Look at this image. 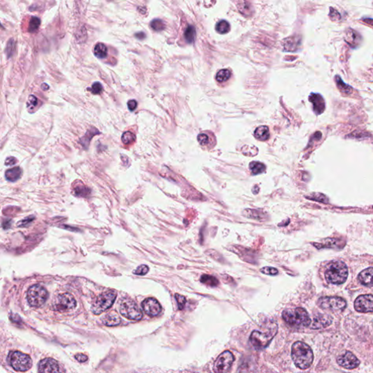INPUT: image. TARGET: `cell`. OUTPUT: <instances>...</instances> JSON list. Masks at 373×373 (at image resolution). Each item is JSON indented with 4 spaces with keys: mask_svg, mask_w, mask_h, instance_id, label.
I'll return each instance as SVG.
<instances>
[{
    "mask_svg": "<svg viewBox=\"0 0 373 373\" xmlns=\"http://www.w3.org/2000/svg\"><path fill=\"white\" fill-rule=\"evenodd\" d=\"M291 355L296 367L301 370H306L313 364L314 357L311 348L301 341L293 344Z\"/></svg>",
    "mask_w": 373,
    "mask_h": 373,
    "instance_id": "6da1fadb",
    "label": "cell"
},
{
    "mask_svg": "<svg viewBox=\"0 0 373 373\" xmlns=\"http://www.w3.org/2000/svg\"><path fill=\"white\" fill-rule=\"evenodd\" d=\"M282 318L287 324L296 327H307L311 323L308 313L302 308L284 310Z\"/></svg>",
    "mask_w": 373,
    "mask_h": 373,
    "instance_id": "7a4b0ae2",
    "label": "cell"
},
{
    "mask_svg": "<svg viewBox=\"0 0 373 373\" xmlns=\"http://www.w3.org/2000/svg\"><path fill=\"white\" fill-rule=\"evenodd\" d=\"M348 276V268L345 264L341 261L331 262L327 265L325 271L326 281L336 285L345 282Z\"/></svg>",
    "mask_w": 373,
    "mask_h": 373,
    "instance_id": "3957f363",
    "label": "cell"
},
{
    "mask_svg": "<svg viewBox=\"0 0 373 373\" xmlns=\"http://www.w3.org/2000/svg\"><path fill=\"white\" fill-rule=\"evenodd\" d=\"M277 325L273 324L270 326L268 330H254L250 335V342L254 348L257 350H262L266 348L273 338L277 333Z\"/></svg>",
    "mask_w": 373,
    "mask_h": 373,
    "instance_id": "277c9868",
    "label": "cell"
},
{
    "mask_svg": "<svg viewBox=\"0 0 373 373\" xmlns=\"http://www.w3.org/2000/svg\"><path fill=\"white\" fill-rule=\"evenodd\" d=\"M8 361L14 370L18 372L28 371L32 366L31 357L21 351H11L8 354Z\"/></svg>",
    "mask_w": 373,
    "mask_h": 373,
    "instance_id": "5b68a950",
    "label": "cell"
},
{
    "mask_svg": "<svg viewBox=\"0 0 373 373\" xmlns=\"http://www.w3.org/2000/svg\"><path fill=\"white\" fill-rule=\"evenodd\" d=\"M27 300L32 307H41L49 298L47 290L40 284H34L27 292Z\"/></svg>",
    "mask_w": 373,
    "mask_h": 373,
    "instance_id": "8992f818",
    "label": "cell"
},
{
    "mask_svg": "<svg viewBox=\"0 0 373 373\" xmlns=\"http://www.w3.org/2000/svg\"><path fill=\"white\" fill-rule=\"evenodd\" d=\"M117 294L114 291H107L100 294L93 305L92 311L95 314H101L113 306Z\"/></svg>",
    "mask_w": 373,
    "mask_h": 373,
    "instance_id": "52a82bcc",
    "label": "cell"
},
{
    "mask_svg": "<svg viewBox=\"0 0 373 373\" xmlns=\"http://www.w3.org/2000/svg\"><path fill=\"white\" fill-rule=\"evenodd\" d=\"M120 312L124 317L130 320L139 321L142 319V310L131 299H122L120 303Z\"/></svg>",
    "mask_w": 373,
    "mask_h": 373,
    "instance_id": "ba28073f",
    "label": "cell"
},
{
    "mask_svg": "<svg viewBox=\"0 0 373 373\" xmlns=\"http://www.w3.org/2000/svg\"><path fill=\"white\" fill-rule=\"evenodd\" d=\"M318 305L323 310L331 312H342L346 308V302L338 297H324L319 299Z\"/></svg>",
    "mask_w": 373,
    "mask_h": 373,
    "instance_id": "9c48e42d",
    "label": "cell"
},
{
    "mask_svg": "<svg viewBox=\"0 0 373 373\" xmlns=\"http://www.w3.org/2000/svg\"><path fill=\"white\" fill-rule=\"evenodd\" d=\"M76 306L74 296L69 293H64L56 297L53 303V309L56 311L66 312L75 308Z\"/></svg>",
    "mask_w": 373,
    "mask_h": 373,
    "instance_id": "30bf717a",
    "label": "cell"
},
{
    "mask_svg": "<svg viewBox=\"0 0 373 373\" xmlns=\"http://www.w3.org/2000/svg\"><path fill=\"white\" fill-rule=\"evenodd\" d=\"M235 358L230 351H226L222 353L214 364V373H228L233 365Z\"/></svg>",
    "mask_w": 373,
    "mask_h": 373,
    "instance_id": "8fae6325",
    "label": "cell"
},
{
    "mask_svg": "<svg viewBox=\"0 0 373 373\" xmlns=\"http://www.w3.org/2000/svg\"><path fill=\"white\" fill-rule=\"evenodd\" d=\"M40 373H65V370L56 360L46 358L39 363Z\"/></svg>",
    "mask_w": 373,
    "mask_h": 373,
    "instance_id": "7c38bea8",
    "label": "cell"
},
{
    "mask_svg": "<svg viewBox=\"0 0 373 373\" xmlns=\"http://www.w3.org/2000/svg\"><path fill=\"white\" fill-rule=\"evenodd\" d=\"M354 308L359 313H372L373 310V297L372 294L358 296L354 302Z\"/></svg>",
    "mask_w": 373,
    "mask_h": 373,
    "instance_id": "4fadbf2b",
    "label": "cell"
},
{
    "mask_svg": "<svg viewBox=\"0 0 373 373\" xmlns=\"http://www.w3.org/2000/svg\"><path fill=\"white\" fill-rule=\"evenodd\" d=\"M337 361L341 367L348 369V370L357 368L360 364L359 360L350 351H346V352L339 356L337 358Z\"/></svg>",
    "mask_w": 373,
    "mask_h": 373,
    "instance_id": "5bb4252c",
    "label": "cell"
},
{
    "mask_svg": "<svg viewBox=\"0 0 373 373\" xmlns=\"http://www.w3.org/2000/svg\"><path fill=\"white\" fill-rule=\"evenodd\" d=\"M144 311L149 316H156L161 311V306L155 298H147L142 303Z\"/></svg>",
    "mask_w": 373,
    "mask_h": 373,
    "instance_id": "9a60e30c",
    "label": "cell"
},
{
    "mask_svg": "<svg viewBox=\"0 0 373 373\" xmlns=\"http://www.w3.org/2000/svg\"><path fill=\"white\" fill-rule=\"evenodd\" d=\"M308 100L313 104V112L317 115L324 113L325 110V101L322 95L316 93H311L309 96Z\"/></svg>",
    "mask_w": 373,
    "mask_h": 373,
    "instance_id": "2e32d148",
    "label": "cell"
},
{
    "mask_svg": "<svg viewBox=\"0 0 373 373\" xmlns=\"http://www.w3.org/2000/svg\"><path fill=\"white\" fill-rule=\"evenodd\" d=\"M332 319L330 316L326 314H318L314 316L311 322L312 329H318L325 328L332 324Z\"/></svg>",
    "mask_w": 373,
    "mask_h": 373,
    "instance_id": "e0dca14e",
    "label": "cell"
},
{
    "mask_svg": "<svg viewBox=\"0 0 373 373\" xmlns=\"http://www.w3.org/2000/svg\"><path fill=\"white\" fill-rule=\"evenodd\" d=\"M345 40L351 47L355 48L361 43V37L357 32L349 29L345 33Z\"/></svg>",
    "mask_w": 373,
    "mask_h": 373,
    "instance_id": "ac0fdd59",
    "label": "cell"
},
{
    "mask_svg": "<svg viewBox=\"0 0 373 373\" xmlns=\"http://www.w3.org/2000/svg\"><path fill=\"white\" fill-rule=\"evenodd\" d=\"M120 322L121 320H120V316L114 311L107 313L102 319V322L104 324L108 326H117V325L120 324Z\"/></svg>",
    "mask_w": 373,
    "mask_h": 373,
    "instance_id": "d6986e66",
    "label": "cell"
},
{
    "mask_svg": "<svg viewBox=\"0 0 373 373\" xmlns=\"http://www.w3.org/2000/svg\"><path fill=\"white\" fill-rule=\"evenodd\" d=\"M373 269L372 267L367 268V269L364 270L360 273L358 275V278L360 282L364 286H367V287H371L372 284V278H373Z\"/></svg>",
    "mask_w": 373,
    "mask_h": 373,
    "instance_id": "ffe728a7",
    "label": "cell"
},
{
    "mask_svg": "<svg viewBox=\"0 0 373 373\" xmlns=\"http://www.w3.org/2000/svg\"><path fill=\"white\" fill-rule=\"evenodd\" d=\"M300 43V39H299L298 37H288L284 40V49L287 51H294L297 50Z\"/></svg>",
    "mask_w": 373,
    "mask_h": 373,
    "instance_id": "44dd1931",
    "label": "cell"
},
{
    "mask_svg": "<svg viewBox=\"0 0 373 373\" xmlns=\"http://www.w3.org/2000/svg\"><path fill=\"white\" fill-rule=\"evenodd\" d=\"M210 132L205 131L202 132V133H199L198 136V142H199L200 145L201 146H209V145H212L213 142H215V138H214V135Z\"/></svg>",
    "mask_w": 373,
    "mask_h": 373,
    "instance_id": "7402d4cb",
    "label": "cell"
},
{
    "mask_svg": "<svg viewBox=\"0 0 373 373\" xmlns=\"http://www.w3.org/2000/svg\"><path fill=\"white\" fill-rule=\"evenodd\" d=\"M22 176V169L20 167H14L5 172V177L10 181H16Z\"/></svg>",
    "mask_w": 373,
    "mask_h": 373,
    "instance_id": "603a6c76",
    "label": "cell"
},
{
    "mask_svg": "<svg viewBox=\"0 0 373 373\" xmlns=\"http://www.w3.org/2000/svg\"><path fill=\"white\" fill-rule=\"evenodd\" d=\"M237 7L241 14H243L244 16L250 17L253 14V8L249 2L241 1V2H238Z\"/></svg>",
    "mask_w": 373,
    "mask_h": 373,
    "instance_id": "cb8c5ba5",
    "label": "cell"
},
{
    "mask_svg": "<svg viewBox=\"0 0 373 373\" xmlns=\"http://www.w3.org/2000/svg\"><path fill=\"white\" fill-rule=\"evenodd\" d=\"M255 136L258 140H268L270 137L269 129L265 126H259L255 130Z\"/></svg>",
    "mask_w": 373,
    "mask_h": 373,
    "instance_id": "d4e9b609",
    "label": "cell"
},
{
    "mask_svg": "<svg viewBox=\"0 0 373 373\" xmlns=\"http://www.w3.org/2000/svg\"><path fill=\"white\" fill-rule=\"evenodd\" d=\"M94 54L98 59H105L107 56V47L104 43H98L96 45L94 49Z\"/></svg>",
    "mask_w": 373,
    "mask_h": 373,
    "instance_id": "484cf974",
    "label": "cell"
},
{
    "mask_svg": "<svg viewBox=\"0 0 373 373\" xmlns=\"http://www.w3.org/2000/svg\"><path fill=\"white\" fill-rule=\"evenodd\" d=\"M195 35H196V31H195V27L192 25L188 26V28L186 29L184 33V37L186 42L189 44H192L195 41Z\"/></svg>",
    "mask_w": 373,
    "mask_h": 373,
    "instance_id": "4316f807",
    "label": "cell"
},
{
    "mask_svg": "<svg viewBox=\"0 0 373 373\" xmlns=\"http://www.w3.org/2000/svg\"><path fill=\"white\" fill-rule=\"evenodd\" d=\"M335 82H336L337 86H338V88H339L340 91H341L342 94H351V93H352V87L345 84V82L342 81V79H341L339 76H338V75L335 77Z\"/></svg>",
    "mask_w": 373,
    "mask_h": 373,
    "instance_id": "83f0119b",
    "label": "cell"
},
{
    "mask_svg": "<svg viewBox=\"0 0 373 373\" xmlns=\"http://www.w3.org/2000/svg\"><path fill=\"white\" fill-rule=\"evenodd\" d=\"M230 30V24L226 20L219 21L216 25V30L220 34H224L229 32Z\"/></svg>",
    "mask_w": 373,
    "mask_h": 373,
    "instance_id": "f1b7e54d",
    "label": "cell"
},
{
    "mask_svg": "<svg viewBox=\"0 0 373 373\" xmlns=\"http://www.w3.org/2000/svg\"><path fill=\"white\" fill-rule=\"evenodd\" d=\"M249 168H250L251 171H252L253 174H259L261 173L264 172L265 171V165L262 162H251L249 164Z\"/></svg>",
    "mask_w": 373,
    "mask_h": 373,
    "instance_id": "f546056e",
    "label": "cell"
},
{
    "mask_svg": "<svg viewBox=\"0 0 373 373\" xmlns=\"http://www.w3.org/2000/svg\"><path fill=\"white\" fill-rule=\"evenodd\" d=\"M230 75H231V73H230L229 69H221L217 72V75H216V80H217V82H225L230 79Z\"/></svg>",
    "mask_w": 373,
    "mask_h": 373,
    "instance_id": "4dcf8cb0",
    "label": "cell"
},
{
    "mask_svg": "<svg viewBox=\"0 0 373 373\" xmlns=\"http://www.w3.org/2000/svg\"><path fill=\"white\" fill-rule=\"evenodd\" d=\"M201 283L210 286V287H216L218 285L219 281L217 278L212 276L203 275L201 278Z\"/></svg>",
    "mask_w": 373,
    "mask_h": 373,
    "instance_id": "1f68e13d",
    "label": "cell"
},
{
    "mask_svg": "<svg viewBox=\"0 0 373 373\" xmlns=\"http://www.w3.org/2000/svg\"><path fill=\"white\" fill-rule=\"evenodd\" d=\"M74 191H75V195L79 197H87L91 194V191H90L89 188L82 185V184L77 186L76 188L74 189Z\"/></svg>",
    "mask_w": 373,
    "mask_h": 373,
    "instance_id": "d6a6232c",
    "label": "cell"
},
{
    "mask_svg": "<svg viewBox=\"0 0 373 373\" xmlns=\"http://www.w3.org/2000/svg\"><path fill=\"white\" fill-rule=\"evenodd\" d=\"M136 141V136L134 133L130 131H126L123 133L122 136V142L124 145H129L133 144Z\"/></svg>",
    "mask_w": 373,
    "mask_h": 373,
    "instance_id": "836d02e7",
    "label": "cell"
},
{
    "mask_svg": "<svg viewBox=\"0 0 373 373\" xmlns=\"http://www.w3.org/2000/svg\"><path fill=\"white\" fill-rule=\"evenodd\" d=\"M40 23H41V21H40V18H37V17L33 16L30 21L29 32L31 33L35 32L38 30L39 27H40Z\"/></svg>",
    "mask_w": 373,
    "mask_h": 373,
    "instance_id": "e575fe53",
    "label": "cell"
},
{
    "mask_svg": "<svg viewBox=\"0 0 373 373\" xmlns=\"http://www.w3.org/2000/svg\"><path fill=\"white\" fill-rule=\"evenodd\" d=\"M150 26L151 27H152V30L155 32L162 31V30H165V24H164L163 21L161 19H154L153 21L151 22Z\"/></svg>",
    "mask_w": 373,
    "mask_h": 373,
    "instance_id": "d590c367",
    "label": "cell"
},
{
    "mask_svg": "<svg viewBox=\"0 0 373 373\" xmlns=\"http://www.w3.org/2000/svg\"><path fill=\"white\" fill-rule=\"evenodd\" d=\"M15 47L16 43L14 39H10L9 41L8 42V44H7L6 49H5V52H6L8 58L11 57L13 56L14 50H15Z\"/></svg>",
    "mask_w": 373,
    "mask_h": 373,
    "instance_id": "8d00e7d4",
    "label": "cell"
},
{
    "mask_svg": "<svg viewBox=\"0 0 373 373\" xmlns=\"http://www.w3.org/2000/svg\"><path fill=\"white\" fill-rule=\"evenodd\" d=\"M88 91H91L94 95H98L103 91V86L100 82H96L93 84L91 88H88Z\"/></svg>",
    "mask_w": 373,
    "mask_h": 373,
    "instance_id": "74e56055",
    "label": "cell"
},
{
    "mask_svg": "<svg viewBox=\"0 0 373 373\" xmlns=\"http://www.w3.org/2000/svg\"><path fill=\"white\" fill-rule=\"evenodd\" d=\"M175 298L177 300V304H178V309L179 310H182L184 309V306L186 304V298L184 296L181 295V294H176Z\"/></svg>",
    "mask_w": 373,
    "mask_h": 373,
    "instance_id": "f35d334b",
    "label": "cell"
},
{
    "mask_svg": "<svg viewBox=\"0 0 373 373\" xmlns=\"http://www.w3.org/2000/svg\"><path fill=\"white\" fill-rule=\"evenodd\" d=\"M262 274L266 275L275 276L278 274V270L276 268H271V267H265L260 270Z\"/></svg>",
    "mask_w": 373,
    "mask_h": 373,
    "instance_id": "ab89813d",
    "label": "cell"
},
{
    "mask_svg": "<svg viewBox=\"0 0 373 373\" xmlns=\"http://www.w3.org/2000/svg\"><path fill=\"white\" fill-rule=\"evenodd\" d=\"M148 271H149V268L146 265H142L138 267L137 269L135 270L134 274L139 276L146 275Z\"/></svg>",
    "mask_w": 373,
    "mask_h": 373,
    "instance_id": "60d3db41",
    "label": "cell"
},
{
    "mask_svg": "<svg viewBox=\"0 0 373 373\" xmlns=\"http://www.w3.org/2000/svg\"><path fill=\"white\" fill-rule=\"evenodd\" d=\"M308 198L315 201H319V202L326 203L328 202V199L323 195V194H316L313 197H308Z\"/></svg>",
    "mask_w": 373,
    "mask_h": 373,
    "instance_id": "b9f144b4",
    "label": "cell"
},
{
    "mask_svg": "<svg viewBox=\"0 0 373 373\" xmlns=\"http://www.w3.org/2000/svg\"><path fill=\"white\" fill-rule=\"evenodd\" d=\"M38 100H37V97L31 95L29 97L28 101H27V107L32 108V107H34L37 106Z\"/></svg>",
    "mask_w": 373,
    "mask_h": 373,
    "instance_id": "7bdbcfd3",
    "label": "cell"
},
{
    "mask_svg": "<svg viewBox=\"0 0 373 373\" xmlns=\"http://www.w3.org/2000/svg\"><path fill=\"white\" fill-rule=\"evenodd\" d=\"M329 16H330L331 20L333 21H338V20L341 19V18L339 13H338L336 10H335L334 8H330V14H329Z\"/></svg>",
    "mask_w": 373,
    "mask_h": 373,
    "instance_id": "ee69618b",
    "label": "cell"
},
{
    "mask_svg": "<svg viewBox=\"0 0 373 373\" xmlns=\"http://www.w3.org/2000/svg\"><path fill=\"white\" fill-rule=\"evenodd\" d=\"M34 220V217H33V216H32V217H27V218L24 219V220L20 222L18 226H19V227H27V226H28Z\"/></svg>",
    "mask_w": 373,
    "mask_h": 373,
    "instance_id": "f6af8a7d",
    "label": "cell"
},
{
    "mask_svg": "<svg viewBox=\"0 0 373 373\" xmlns=\"http://www.w3.org/2000/svg\"><path fill=\"white\" fill-rule=\"evenodd\" d=\"M137 107V101L136 100H130L128 102V108L130 111H133Z\"/></svg>",
    "mask_w": 373,
    "mask_h": 373,
    "instance_id": "bcb514c9",
    "label": "cell"
},
{
    "mask_svg": "<svg viewBox=\"0 0 373 373\" xmlns=\"http://www.w3.org/2000/svg\"><path fill=\"white\" fill-rule=\"evenodd\" d=\"M16 162V158H14V157H9L5 161V165H8V166H11V165H15Z\"/></svg>",
    "mask_w": 373,
    "mask_h": 373,
    "instance_id": "7dc6e473",
    "label": "cell"
},
{
    "mask_svg": "<svg viewBox=\"0 0 373 373\" xmlns=\"http://www.w3.org/2000/svg\"><path fill=\"white\" fill-rule=\"evenodd\" d=\"M75 358L80 362H84L88 360V357L83 354H78L75 356Z\"/></svg>",
    "mask_w": 373,
    "mask_h": 373,
    "instance_id": "c3c4849f",
    "label": "cell"
},
{
    "mask_svg": "<svg viewBox=\"0 0 373 373\" xmlns=\"http://www.w3.org/2000/svg\"><path fill=\"white\" fill-rule=\"evenodd\" d=\"M135 35H136V37L139 38V40H143L144 38H145V34L143 32L137 33V34H135Z\"/></svg>",
    "mask_w": 373,
    "mask_h": 373,
    "instance_id": "681fc988",
    "label": "cell"
},
{
    "mask_svg": "<svg viewBox=\"0 0 373 373\" xmlns=\"http://www.w3.org/2000/svg\"><path fill=\"white\" fill-rule=\"evenodd\" d=\"M41 88L43 90V91H48V90L49 89V85H47L46 83L42 84Z\"/></svg>",
    "mask_w": 373,
    "mask_h": 373,
    "instance_id": "f907efd6",
    "label": "cell"
},
{
    "mask_svg": "<svg viewBox=\"0 0 373 373\" xmlns=\"http://www.w3.org/2000/svg\"><path fill=\"white\" fill-rule=\"evenodd\" d=\"M0 27H2V24H1V23H0Z\"/></svg>",
    "mask_w": 373,
    "mask_h": 373,
    "instance_id": "816d5d0a",
    "label": "cell"
}]
</instances>
